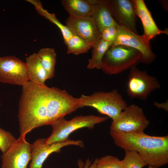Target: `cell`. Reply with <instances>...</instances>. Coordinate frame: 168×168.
Returning a JSON list of instances; mask_svg holds the SVG:
<instances>
[{
	"label": "cell",
	"mask_w": 168,
	"mask_h": 168,
	"mask_svg": "<svg viewBox=\"0 0 168 168\" xmlns=\"http://www.w3.org/2000/svg\"><path fill=\"white\" fill-rule=\"evenodd\" d=\"M18 103L20 137L55 120L52 87L28 81L23 86Z\"/></svg>",
	"instance_id": "cell-1"
},
{
	"label": "cell",
	"mask_w": 168,
	"mask_h": 168,
	"mask_svg": "<svg viewBox=\"0 0 168 168\" xmlns=\"http://www.w3.org/2000/svg\"><path fill=\"white\" fill-rule=\"evenodd\" d=\"M114 144L125 150L137 152L147 165L156 168L168 163V136H156L143 132L125 133L110 131Z\"/></svg>",
	"instance_id": "cell-2"
},
{
	"label": "cell",
	"mask_w": 168,
	"mask_h": 168,
	"mask_svg": "<svg viewBox=\"0 0 168 168\" xmlns=\"http://www.w3.org/2000/svg\"><path fill=\"white\" fill-rule=\"evenodd\" d=\"M141 53L138 50L123 45L111 46L102 59L101 69L105 73L120 74L135 67L141 63Z\"/></svg>",
	"instance_id": "cell-3"
},
{
	"label": "cell",
	"mask_w": 168,
	"mask_h": 168,
	"mask_svg": "<svg viewBox=\"0 0 168 168\" xmlns=\"http://www.w3.org/2000/svg\"><path fill=\"white\" fill-rule=\"evenodd\" d=\"M81 107L88 106L96 109L112 120L116 118L128 105L117 90L108 92L99 91L89 96L82 94L79 97Z\"/></svg>",
	"instance_id": "cell-4"
},
{
	"label": "cell",
	"mask_w": 168,
	"mask_h": 168,
	"mask_svg": "<svg viewBox=\"0 0 168 168\" xmlns=\"http://www.w3.org/2000/svg\"><path fill=\"white\" fill-rule=\"evenodd\" d=\"M108 119V117L94 115L77 116L69 120H66L64 117H60L50 124L52 132L45 139V143L49 144L66 141L75 130L83 128H92L96 124L104 122Z\"/></svg>",
	"instance_id": "cell-5"
},
{
	"label": "cell",
	"mask_w": 168,
	"mask_h": 168,
	"mask_svg": "<svg viewBox=\"0 0 168 168\" xmlns=\"http://www.w3.org/2000/svg\"><path fill=\"white\" fill-rule=\"evenodd\" d=\"M150 122L142 109L137 105L127 106L119 116L112 120L110 130L125 133L143 132Z\"/></svg>",
	"instance_id": "cell-6"
},
{
	"label": "cell",
	"mask_w": 168,
	"mask_h": 168,
	"mask_svg": "<svg viewBox=\"0 0 168 168\" xmlns=\"http://www.w3.org/2000/svg\"><path fill=\"white\" fill-rule=\"evenodd\" d=\"M160 87L156 77L149 75L146 71L141 70L136 67L130 69L127 92L130 97L145 100L152 91Z\"/></svg>",
	"instance_id": "cell-7"
},
{
	"label": "cell",
	"mask_w": 168,
	"mask_h": 168,
	"mask_svg": "<svg viewBox=\"0 0 168 168\" xmlns=\"http://www.w3.org/2000/svg\"><path fill=\"white\" fill-rule=\"evenodd\" d=\"M116 38L111 46L123 45L130 47L141 54V63L148 65L153 62L156 55L152 50L150 43L147 42L142 36L139 35L121 26L118 25Z\"/></svg>",
	"instance_id": "cell-8"
},
{
	"label": "cell",
	"mask_w": 168,
	"mask_h": 168,
	"mask_svg": "<svg viewBox=\"0 0 168 168\" xmlns=\"http://www.w3.org/2000/svg\"><path fill=\"white\" fill-rule=\"evenodd\" d=\"M28 81L25 62L13 56L0 57V82L22 86Z\"/></svg>",
	"instance_id": "cell-9"
},
{
	"label": "cell",
	"mask_w": 168,
	"mask_h": 168,
	"mask_svg": "<svg viewBox=\"0 0 168 168\" xmlns=\"http://www.w3.org/2000/svg\"><path fill=\"white\" fill-rule=\"evenodd\" d=\"M31 144L25 138L19 137L1 155L0 168H28V164L31 159Z\"/></svg>",
	"instance_id": "cell-10"
},
{
	"label": "cell",
	"mask_w": 168,
	"mask_h": 168,
	"mask_svg": "<svg viewBox=\"0 0 168 168\" xmlns=\"http://www.w3.org/2000/svg\"><path fill=\"white\" fill-rule=\"evenodd\" d=\"M45 139L36 140L31 144V159L28 168H42L43 165L50 155L53 152H58L65 146L73 145L83 147L84 144L80 140H67L47 144Z\"/></svg>",
	"instance_id": "cell-11"
},
{
	"label": "cell",
	"mask_w": 168,
	"mask_h": 168,
	"mask_svg": "<svg viewBox=\"0 0 168 168\" xmlns=\"http://www.w3.org/2000/svg\"><path fill=\"white\" fill-rule=\"evenodd\" d=\"M66 26L72 33L83 39L93 47L102 39L93 19L91 16L77 17L69 16Z\"/></svg>",
	"instance_id": "cell-12"
},
{
	"label": "cell",
	"mask_w": 168,
	"mask_h": 168,
	"mask_svg": "<svg viewBox=\"0 0 168 168\" xmlns=\"http://www.w3.org/2000/svg\"><path fill=\"white\" fill-rule=\"evenodd\" d=\"M106 1L111 14L117 24L138 34L137 16L132 1L108 0Z\"/></svg>",
	"instance_id": "cell-13"
},
{
	"label": "cell",
	"mask_w": 168,
	"mask_h": 168,
	"mask_svg": "<svg viewBox=\"0 0 168 168\" xmlns=\"http://www.w3.org/2000/svg\"><path fill=\"white\" fill-rule=\"evenodd\" d=\"M132 1L136 14L140 18L143 26L144 33L142 36L147 42L150 43V40L157 35H168V29L161 30L158 27L143 0Z\"/></svg>",
	"instance_id": "cell-14"
},
{
	"label": "cell",
	"mask_w": 168,
	"mask_h": 168,
	"mask_svg": "<svg viewBox=\"0 0 168 168\" xmlns=\"http://www.w3.org/2000/svg\"><path fill=\"white\" fill-rule=\"evenodd\" d=\"M93 9L91 16L100 33L105 28L118 25L112 17L106 0H91Z\"/></svg>",
	"instance_id": "cell-15"
},
{
	"label": "cell",
	"mask_w": 168,
	"mask_h": 168,
	"mask_svg": "<svg viewBox=\"0 0 168 168\" xmlns=\"http://www.w3.org/2000/svg\"><path fill=\"white\" fill-rule=\"evenodd\" d=\"M29 81L42 85L49 79L47 72L42 66L36 53H34L26 58L25 62Z\"/></svg>",
	"instance_id": "cell-16"
},
{
	"label": "cell",
	"mask_w": 168,
	"mask_h": 168,
	"mask_svg": "<svg viewBox=\"0 0 168 168\" xmlns=\"http://www.w3.org/2000/svg\"><path fill=\"white\" fill-rule=\"evenodd\" d=\"M61 2L69 16L77 17L91 16L93 9L91 0H62Z\"/></svg>",
	"instance_id": "cell-17"
},
{
	"label": "cell",
	"mask_w": 168,
	"mask_h": 168,
	"mask_svg": "<svg viewBox=\"0 0 168 168\" xmlns=\"http://www.w3.org/2000/svg\"><path fill=\"white\" fill-rule=\"evenodd\" d=\"M41 63L47 72L49 79L55 75V67L56 54L54 49L45 48L41 49L36 53Z\"/></svg>",
	"instance_id": "cell-18"
},
{
	"label": "cell",
	"mask_w": 168,
	"mask_h": 168,
	"mask_svg": "<svg viewBox=\"0 0 168 168\" xmlns=\"http://www.w3.org/2000/svg\"><path fill=\"white\" fill-rule=\"evenodd\" d=\"M112 44L101 39L92 48L91 58L89 59L87 68L88 69H101L102 59L106 52Z\"/></svg>",
	"instance_id": "cell-19"
},
{
	"label": "cell",
	"mask_w": 168,
	"mask_h": 168,
	"mask_svg": "<svg viewBox=\"0 0 168 168\" xmlns=\"http://www.w3.org/2000/svg\"><path fill=\"white\" fill-rule=\"evenodd\" d=\"M28 1L35 6L38 13L55 25L59 29L63 35L64 43L73 35L66 26L63 25L59 21L54 14L50 13L47 10L43 9L40 1L37 0Z\"/></svg>",
	"instance_id": "cell-20"
},
{
	"label": "cell",
	"mask_w": 168,
	"mask_h": 168,
	"mask_svg": "<svg viewBox=\"0 0 168 168\" xmlns=\"http://www.w3.org/2000/svg\"><path fill=\"white\" fill-rule=\"evenodd\" d=\"M65 43L67 47V53L76 55L86 53L92 47L86 41L73 34Z\"/></svg>",
	"instance_id": "cell-21"
},
{
	"label": "cell",
	"mask_w": 168,
	"mask_h": 168,
	"mask_svg": "<svg viewBox=\"0 0 168 168\" xmlns=\"http://www.w3.org/2000/svg\"><path fill=\"white\" fill-rule=\"evenodd\" d=\"M125 156L123 160V168H142L147 165L139 155L135 151L125 150Z\"/></svg>",
	"instance_id": "cell-22"
},
{
	"label": "cell",
	"mask_w": 168,
	"mask_h": 168,
	"mask_svg": "<svg viewBox=\"0 0 168 168\" xmlns=\"http://www.w3.org/2000/svg\"><path fill=\"white\" fill-rule=\"evenodd\" d=\"M123 160L117 157L108 155L98 159L96 168H123Z\"/></svg>",
	"instance_id": "cell-23"
},
{
	"label": "cell",
	"mask_w": 168,
	"mask_h": 168,
	"mask_svg": "<svg viewBox=\"0 0 168 168\" xmlns=\"http://www.w3.org/2000/svg\"><path fill=\"white\" fill-rule=\"evenodd\" d=\"M16 140L10 132L0 127V150L2 153L5 152Z\"/></svg>",
	"instance_id": "cell-24"
},
{
	"label": "cell",
	"mask_w": 168,
	"mask_h": 168,
	"mask_svg": "<svg viewBox=\"0 0 168 168\" xmlns=\"http://www.w3.org/2000/svg\"><path fill=\"white\" fill-rule=\"evenodd\" d=\"M117 25L116 26H110L103 29L100 32L101 39L105 41L113 44L117 35Z\"/></svg>",
	"instance_id": "cell-25"
},
{
	"label": "cell",
	"mask_w": 168,
	"mask_h": 168,
	"mask_svg": "<svg viewBox=\"0 0 168 168\" xmlns=\"http://www.w3.org/2000/svg\"><path fill=\"white\" fill-rule=\"evenodd\" d=\"M98 160L97 158L95 159L91 163L89 158L87 159L85 162L80 159L77 161V165L78 168H96Z\"/></svg>",
	"instance_id": "cell-26"
},
{
	"label": "cell",
	"mask_w": 168,
	"mask_h": 168,
	"mask_svg": "<svg viewBox=\"0 0 168 168\" xmlns=\"http://www.w3.org/2000/svg\"><path fill=\"white\" fill-rule=\"evenodd\" d=\"M148 168H156L150 166H148Z\"/></svg>",
	"instance_id": "cell-27"
},
{
	"label": "cell",
	"mask_w": 168,
	"mask_h": 168,
	"mask_svg": "<svg viewBox=\"0 0 168 168\" xmlns=\"http://www.w3.org/2000/svg\"><path fill=\"white\" fill-rule=\"evenodd\" d=\"M0 105H1V104H0Z\"/></svg>",
	"instance_id": "cell-28"
}]
</instances>
